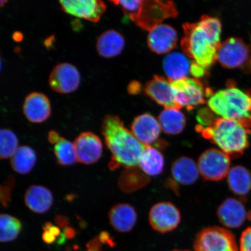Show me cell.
<instances>
[{"instance_id":"36","label":"cell","mask_w":251,"mask_h":251,"mask_svg":"<svg viewBox=\"0 0 251 251\" xmlns=\"http://www.w3.org/2000/svg\"><path fill=\"white\" fill-rule=\"evenodd\" d=\"M98 238H94L92 241H90L87 246L89 251H100V244Z\"/></svg>"},{"instance_id":"41","label":"cell","mask_w":251,"mask_h":251,"mask_svg":"<svg viewBox=\"0 0 251 251\" xmlns=\"http://www.w3.org/2000/svg\"><path fill=\"white\" fill-rule=\"evenodd\" d=\"M66 238H67V237H65L64 233H61L57 238V243L59 245L64 244L65 242Z\"/></svg>"},{"instance_id":"3","label":"cell","mask_w":251,"mask_h":251,"mask_svg":"<svg viewBox=\"0 0 251 251\" xmlns=\"http://www.w3.org/2000/svg\"><path fill=\"white\" fill-rule=\"evenodd\" d=\"M196 129L230 158L242 155L249 146L250 128L232 119L215 118L206 126L198 125Z\"/></svg>"},{"instance_id":"7","label":"cell","mask_w":251,"mask_h":251,"mask_svg":"<svg viewBox=\"0 0 251 251\" xmlns=\"http://www.w3.org/2000/svg\"><path fill=\"white\" fill-rule=\"evenodd\" d=\"M175 101L178 109H193L205 102L207 90L201 81L196 78L186 77L171 81Z\"/></svg>"},{"instance_id":"40","label":"cell","mask_w":251,"mask_h":251,"mask_svg":"<svg viewBox=\"0 0 251 251\" xmlns=\"http://www.w3.org/2000/svg\"><path fill=\"white\" fill-rule=\"evenodd\" d=\"M75 231L74 229L71 227H67L65 229L64 234L65 237L69 239H72L75 237Z\"/></svg>"},{"instance_id":"6","label":"cell","mask_w":251,"mask_h":251,"mask_svg":"<svg viewBox=\"0 0 251 251\" xmlns=\"http://www.w3.org/2000/svg\"><path fill=\"white\" fill-rule=\"evenodd\" d=\"M194 251H238L234 235L224 228L203 229L197 235Z\"/></svg>"},{"instance_id":"30","label":"cell","mask_w":251,"mask_h":251,"mask_svg":"<svg viewBox=\"0 0 251 251\" xmlns=\"http://www.w3.org/2000/svg\"><path fill=\"white\" fill-rule=\"evenodd\" d=\"M18 139L12 131L1 129L0 133V157L1 159L11 158L18 149Z\"/></svg>"},{"instance_id":"13","label":"cell","mask_w":251,"mask_h":251,"mask_svg":"<svg viewBox=\"0 0 251 251\" xmlns=\"http://www.w3.org/2000/svg\"><path fill=\"white\" fill-rule=\"evenodd\" d=\"M78 162L81 164H94L101 158L102 145L101 139L89 131L81 133L74 141Z\"/></svg>"},{"instance_id":"17","label":"cell","mask_w":251,"mask_h":251,"mask_svg":"<svg viewBox=\"0 0 251 251\" xmlns=\"http://www.w3.org/2000/svg\"><path fill=\"white\" fill-rule=\"evenodd\" d=\"M24 113L31 123L39 124L45 122L51 114V106L47 97L42 93H32L25 100Z\"/></svg>"},{"instance_id":"4","label":"cell","mask_w":251,"mask_h":251,"mask_svg":"<svg viewBox=\"0 0 251 251\" xmlns=\"http://www.w3.org/2000/svg\"><path fill=\"white\" fill-rule=\"evenodd\" d=\"M208 104L220 118L232 119L245 127H251V94L238 89L233 83L213 94Z\"/></svg>"},{"instance_id":"2","label":"cell","mask_w":251,"mask_h":251,"mask_svg":"<svg viewBox=\"0 0 251 251\" xmlns=\"http://www.w3.org/2000/svg\"><path fill=\"white\" fill-rule=\"evenodd\" d=\"M102 133L106 146L112 154L110 168L114 169L122 166L130 169L139 166L146 146L125 127L118 116H105L103 119Z\"/></svg>"},{"instance_id":"45","label":"cell","mask_w":251,"mask_h":251,"mask_svg":"<svg viewBox=\"0 0 251 251\" xmlns=\"http://www.w3.org/2000/svg\"></svg>"},{"instance_id":"15","label":"cell","mask_w":251,"mask_h":251,"mask_svg":"<svg viewBox=\"0 0 251 251\" xmlns=\"http://www.w3.org/2000/svg\"><path fill=\"white\" fill-rule=\"evenodd\" d=\"M177 31L169 25L160 24L150 31L148 45L151 51L158 54L172 51L177 43Z\"/></svg>"},{"instance_id":"33","label":"cell","mask_w":251,"mask_h":251,"mask_svg":"<svg viewBox=\"0 0 251 251\" xmlns=\"http://www.w3.org/2000/svg\"><path fill=\"white\" fill-rule=\"evenodd\" d=\"M99 239L102 244H108L110 247H114L116 244L112 241L108 232L103 231L100 234Z\"/></svg>"},{"instance_id":"18","label":"cell","mask_w":251,"mask_h":251,"mask_svg":"<svg viewBox=\"0 0 251 251\" xmlns=\"http://www.w3.org/2000/svg\"><path fill=\"white\" fill-rule=\"evenodd\" d=\"M145 92L158 104L164 106L165 108L178 109L175 101L171 81L168 78L153 76L152 79L147 83Z\"/></svg>"},{"instance_id":"21","label":"cell","mask_w":251,"mask_h":251,"mask_svg":"<svg viewBox=\"0 0 251 251\" xmlns=\"http://www.w3.org/2000/svg\"><path fill=\"white\" fill-rule=\"evenodd\" d=\"M191 62L186 55L178 52L170 53L163 61V68L169 80L172 81L187 77L190 74Z\"/></svg>"},{"instance_id":"10","label":"cell","mask_w":251,"mask_h":251,"mask_svg":"<svg viewBox=\"0 0 251 251\" xmlns=\"http://www.w3.org/2000/svg\"><path fill=\"white\" fill-rule=\"evenodd\" d=\"M151 226L161 233L174 230L180 224V213L171 202H161L152 206L149 212Z\"/></svg>"},{"instance_id":"19","label":"cell","mask_w":251,"mask_h":251,"mask_svg":"<svg viewBox=\"0 0 251 251\" xmlns=\"http://www.w3.org/2000/svg\"><path fill=\"white\" fill-rule=\"evenodd\" d=\"M172 181L181 186H189L199 178L200 172L193 159L182 156L176 159L171 167Z\"/></svg>"},{"instance_id":"28","label":"cell","mask_w":251,"mask_h":251,"mask_svg":"<svg viewBox=\"0 0 251 251\" xmlns=\"http://www.w3.org/2000/svg\"><path fill=\"white\" fill-rule=\"evenodd\" d=\"M22 230L20 220L7 214H1L0 217V241L2 243L14 241Z\"/></svg>"},{"instance_id":"5","label":"cell","mask_w":251,"mask_h":251,"mask_svg":"<svg viewBox=\"0 0 251 251\" xmlns=\"http://www.w3.org/2000/svg\"><path fill=\"white\" fill-rule=\"evenodd\" d=\"M176 9L172 1H142L132 21L144 30L150 31L165 19L176 17Z\"/></svg>"},{"instance_id":"12","label":"cell","mask_w":251,"mask_h":251,"mask_svg":"<svg viewBox=\"0 0 251 251\" xmlns=\"http://www.w3.org/2000/svg\"><path fill=\"white\" fill-rule=\"evenodd\" d=\"M59 3L65 13L93 23L99 21L106 9L100 0H65Z\"/></svg>"},{"instance_id":"34","label":"cell","mask_w":251,"mask_h":251,"mask_svg":"<svg viewBox=\"0 0 251 251\" xmlns=\"http://www.w3.org/2000/svg\"><path fill=\"white\" fill-rule=\"evenodd\" d=\"M43 240L47 244L54 243L56 240V237L52 234L49 231L44 232L42 235Z\"/></svg>"},{"instance_id":"38","label":"cell","mask_w":251,"mask_h":251,"mask_svg":"<svg viewBox=\"0 0 251 251\" xmlns=\"http://www.w3.org/2000/svg\"><path fill=\"white\" fill-rule=\"evenodd\" d=\"M61 137L55 131H51L49 134V140L52 144H56L60 140Z\"/></svg>"},{"instance_id":"20","label":"cell","mask_w":251,"mask_h":251,"mask_svg":"<svg viewBox=\"0 0 251 251\" xmlns=\"http://www.w3.org/2000/svg\"><path fill=\"white\" fill-rule=\"evenodd\" d=\"M108 216L113 228L121 233H127L132 230L137 219L136 210L127 203H119L113 206Z\"/></svg>"},{"instance_id":"26","label":"cell","mask_w":251,"mask_h":251,"mask_svg":"<svg viewBox=\"0 0 251 251\" xmlns=\"http://www.w3.org/2000/svg\"><path fill=\"white\" fill-rule=\"evenodd\" d=\"M158 121L161 129L169 135L181 133L186 124V117L177 108H165L159 115Z\"/></svg>"},{"instance_id":"32","label":"cell","mask_w":251,"mask_h":251,"mask_svg":"<svg viewBox=\"0 0 251 251\" xmlns=\"http://www.w3.org/2000/svg\"><path fill=\"white\" fill-rule=\"evenodd\" d=\"M207 70V69L198 64L196 62H191L190 74L196 78L199 79V78L205 76Z\"/></svg>"},{"instance_id":"22","label":"cell","mask_w":251,"mask_h":251,"mask_svg":"<svg viewBox=\"0 0 251 251\" xmlns=\"http://www.w3.org/2000/svg\"><path fill=\"white\" fill-rule=\"evenodd\" d=\"M125 45L124 37L121 33L114 30H108L99 36L96 47L102 57L111 58L120 54Z\"/></svg>"},{"instance_id":"27","label":"cell","mask_w":251,"mask_h":251,"mask_svg":"<svg viewBox=\"0 0 251 251\" xmlns=\"http://www.w3.org/2000/svg\"><path fill=\"white\" fill-rule=\"evenodd\" d=\"M36 162V153L32 149L28 146L19 147L11 159L12 169L20 174L29 173L32 170Z\"/></svg>"},{"instance_id":"42","label":"cell","mask_w":251,"mask_h":251,"mask_svg":"<svg viewBox=\"0 0 251 251\" xmlns=\"http://www.w3.org/2000/svg\"><path fill=\"white\" fill-rule=\"evenodd\" d=\"M6 2H7V1H0V4H1V7H2L3 4H5Z\"/></svg>"},{"instance_id":"23","label":"cell","mask_w":251,"mask_h":251,"mask_svg":"<svg viewBox=\"0 0 251 251\" xmlns=\"http://www.w3.org/2000/svg\"><path fill=\"white\" fill-rule=\"evenodd\" d=\"M25 202L28 208L37 213H43L51 208L53 197L48 188L41 186H32L26 191Z\"/></svg>"},{"instance_id":"8","label":"cell","mask_w":251,"mask_h":251,"mask_svg":"<svg viewBox=\"0 0 251 251\" xmlns=\"http://www.w3.org/2000/svg\"><path fill=\"white\" fill-rule=\"evenodd\" d=\"M230 157L221 150L204 151L198 160V168L204 180L217 181L226 177L230 169Z\"/></svg>"},{"instance_id":"29","label":"cell","mask_w":251,"mask_h":251,"mask_svg":"<svg viewBox=\"0 0 251 251\" xmlns=\"http://www.w3.org/2000/svg\"><path fill=\"white\" fill-rule=\"evenodd\" d=\"M54 152L59 164L69 166L77 161L74 144L61 137L54 147Z\"/></svg>"},{"instance_id":"43","label":"cell","mask_w":251,"mask_h":251,"mask_svg":"<svg viewBox=\"0 0 251 251\" xmlns=\"http://www.w3.org/2000/svg\"><path fill=\"white\" fill-rule=\"evenodd\" d=\"M249 64L250 65V68H251V60H250Z\"/></svg>"},{"instance_id":"39","label":"cell","mask_w":251,"mask_h":251,"mask_svg":"<svg viewBox=\"0 0 251 251\" xmlns=\"http://www.w3.org/2000/svg\"><path fill=\"white\" fill-rule=\"evenodd\" d=\"M55 221L57 223V225L59 226V227L65 229L67 228V227L68 225L67 219H65V218L62 217V216H58V217L56 218Z\"/></svg>"},{"instance_id":"35","label":"cell","mask_w":251,"mask_h":251,"mask_svg":"<svg viewBox=\"0 0 251 251\" xmlns=\"http://www.w3.org/2000/svg\"><path fill=\"white\" fill-rule=\"evenodd\" d=\"M9 191H10V190H9V188L1 187V191L4 192V194L1 193V203L2 205L5 206H7L9 200V197H10Z\"/></svg>"},{"instance_id":"37","label":"cell","mask_w":251,"mask_h":251,"mask_svg":"<svg viewBox=\"0 0 251 251\" xmlns=\"http://www.w3.org/2000/svg\"><path fill=\"white\" fill-rule=\"evenodd\" d=\"M140 90V84L137 81H132L128 86V92L131 94L139 93Z\"/></svg>"},{"instance_id":"16","label":"cell","mask_w":251,"mask_h":251,"mask_svg":"<svg viewBox=\"0 0 251 251\" xmlns=\"http://www.w3.org/2000/svg\"><path fill=\"white\" fill-rule=\"evenodd\" d=\"M217 215L220 222L226 227H240L246 222L248 213L242 202L233 198L225 200L219 206Z\"/></svg>"},{"instance_id":"24","label":"cell","mask_w":251,"mask_h":251,"mask_svg":"<svg viewBox=\"0 0 251 251\" xmlns=\"http://www.w3.org/2000/svg\"><path fill=\"white\" fill-rule=\"evenodd\" d=\"M229 188L235 195L243 197L251 190V172L243 166L230 168L227 176Z\"/></svg>"},{"instance_id":"11","label":"cell","mask_w":251,"mask_h":251,"mask_svg":"<svg viewBox=\"0 0 251 251\" xmlns=\"http://www.w3.org/2000/svg\"><path fill=\"white\" fill-rule=\"evenodd\" d=\"M49 85L54 92L68 94L77 89L80 75L77 69L69 63H61L53 68L49 80Z\"/></svg>"},{"instance_id":"9","label":"cell","mask_w":251,"mask_h":251,"mask_svg":"<svg viewBox=\"0 0 251 251\" xmlns=\"http://www.w3.org/2000/svg\"><path fill=\"white\" fill-rule=\"evenodd\" d=\"M251 59L249 46L238 37H231L221 43L217 53V60L226 68L234 69L248 64Z\"/></svg>"},{"instance_id":"1","label":"cell","mask_w":251,"mask_h":251,"mask_svg":"<svg viewBox=\"0 0 251 251\" xmlns=\"http://www.w3.org/2000/svg\"><path fill=\"white\" fill-rule=\"evenodd\" d=\"M181 49L188 57L208 69L217 61L222 25L218 19L203 15L197 23L183 25Z\"/></svg>"},{"instance_id":"44","label":"cell","mask_w":251,"mask_h":251,"mask_svg":"<svg viewBox=\"0 0 251 251\" xmlns=\"http://www.w3.org/2000/svg\"><path fill=\"white\" fill-rule=\"evenodd\" d=\"M174 251H183V250H175Z\"/></svg>"},{"instance_id":"14","label":"cell","mask_w":251,"mask_h":251,"mask_svg":"<svg viewBox=\"0 0 251 251\" xmlns=\"http://www.w3.org/2000/svg\"><path fill=\"white\" fill-rule=\"evenodd\" d=\"M161 130L159 121L149 114L138 116L131 126V133L146 146H152L158 141Z\"/></svg>"},{"instance_id":"31","label":"cell","mask_w":251,"mask_h":251,"mask_svg":"<svg viewBox=\"0 0 251 251\" xmlns=\"http://www.w3.org/2000/svg\"><path fill=\"white\" fill-rule=\"evenodd\" d=\"M240 251H251V227L245 230L240 238Z\"/></svg>"},{"instance_id":"25","label":"cell","mask_w":251,"mask_h":251,"mask_svg":"<svg viewBox=\"0 0 251 251\" xmlns=\"http://www.w3.org/2000/svg\"><path fill=\"white\" fill-rule=\"evenodd\" d=\"M164 165V157L161 151L152 146H146L138 166L144 174L153 177L161 174Z\"/></svg>"}]
</instances>
